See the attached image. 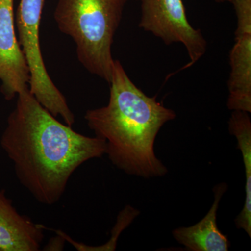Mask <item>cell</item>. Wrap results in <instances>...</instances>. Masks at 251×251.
<instances>
[{"label":"cell","mask_w":251,"mask_h":251,"mask_svg":"<svg viewBox=\"0 0 251 251\" xmlns=\"http://www.w3.org/2000/svg\"><path fill=\"white\" fill-rule=\"evenodd\" d=\"M0 145L14 164L20 184L38 202L57 204L75 171L105 154V141L61 123L29 88L17 95Z\"/></svg>","instance_id":"1"},{"label":"cell","mask_w":251,"mask_h":251,"mask_svg":"<svg viewBox=\"0 0 251 251\" xmlns=\"http://www.w3.org/2000/svg\"><path fill=\"white\" fill-rule=\"evenodd\" d=\"M109 84L108 105L87 110V126L105 140V154L120 171L145 179L164 176L168 168L156 156L154 144L162 127L176 113L140 90L120 61H114Z\"/></svg>","instance_id":"2"},{"label":"cell","mask_w":251,"mask_h":251,"mask_svg":"<svg viewBox=\"0 0 251 251\" xmlns=\"http://www.w3.org/2000/svg\"><path fill=\"white\" fill-rule=\"evenodd\" d=\"M128 0H58L54 18L76 46L77 59L90 74L110 82L112 46Z\"/></svg>","instance_id":"3"},{"label":"cell","mask_w":251,"mask_h":251,"mask_svg":"<svg viewBox=\"0 0 251 251\" xmlns=\"http://www.w3.org/2000/svg\"><path fill=\"white\" fill-rule=\"evenodd\" d=\"M45 2L46 0L20 1L15 22L16 36L29 67L31 94L54 117H60L64 124L72 126L75 115L49 76L41 53L39 30Z\"/></svg>","instance_id":"4"},{"label":"cell","mask_w":251,"mask_h":251,"mask_svg":"<svg viewBox=\"0 0 251 251\" xmlns=\"http://www.w3.org/2000/svg\"><path fill=\"white\" fill-rule=\"evenodd\" d=\"M139 1V27L159 38L166 45L182 44L190 57V62L183 69L191 67L205 54V39L200 29H195L188 22L182 0Z\"/></svg>","instance_id":"5"},{"label":"cell","mask_w":251,"mask_h":251,"mask_svg":"<svg viewBox=\"0 0 251 251\" xmlns=\"http://www.w3.org/2000/svg\"><path fill=\"white\" fill-rule=\"evenodd\" d=\"M14 0H0V81L1 94L12 100L29 88L30 74L16 36Z\"/></svg>","instance_id":"6"},{"label":"cell","mask_w":251,"mask_h":251,"mask_svg":"<svg viewBox=\"0 0 251 251\" xmlns=\"http://www.w3.org/2000/svg\"><path fill=\"white\" fill-rule=\"evenodd\" d=\"M45 226L20 214L0 190V251H39Z\"/></svg>","instance_id":"7"},{"label":"cell","mask_w":251,"mask_h":251,"mask_svg":"<svg viewBox=\"0 0 251 251\" xmlns=\"http://www.w3.org/2000/svg\"><path fill=\"white\" fill-rule=\"evenodd\" d=\"M227 189L226 183L214 186V201L211 209L200 222L190 227H181L173 231L179 244L190 251H227L230 242L217 226V211L221 198Z\"/></svg>","instance_id":"8"},{"label":"cell","mask_w":251,"mask_h":251,"mask_svg":"<svg viewBox=\"0 0 251 251\" xmlns=\"http://www.w3.org/2000/svg\"><path fill=\"white\" fill-rule=\"evenodd\" d=\"M229 110L251 112V34L235 37L229 54Z\"/></svg>","instance_id":"9"},{"label":"cell","mask_w":251,"mask_h":251,"mask_svg":"<svg viewBox=\"0 0 251 251\" xmlns=\"http://www.w3.org/2000/svg\"><path fill=\"white\" fill-rule=\"evenodd\" d=\"M249 112L234 110L229 118V131L237 140L245 170V202L236 217V227L251 237V121Z\"/></svg>","instance_id":"10"},{"label":"cell","mask_w":251,"mask_h":251,"mask_svg":"<svg viewBox=\"0 0 251 251\" xmlns=\"http://www.w3.org/2000/svg\"><path fill=\"white\" fill-rule=\"evenodd\" d=\"M138 211L130 206H126L120 213L117 217V224L112 231L111 239L107 242V244L101 246H89L83 243L77 242L72 239L71 244L75 247L78 251H115L117 247V239L120 237L124 229L126 228L133 221V219L138 216Z\"/></svg>","instance_id":"11"},{"label":"cell","mask_w":251,"mask_h":251,"mask_svg":"<svg viewBox=\"0 0 251 251\" xmlns=\"http://www.w3.org/2000/svg\"><path fill=\"white\" fill-rule=\"evenodd\" d=\"M237 16L235 37L251 34V0H228Z\"/></svg>","instance_id":"12"},{"label":"cell","mask_w":251,"mask_h":251,"mask_svg":"<svg viewBox=\"0 0 251 251\" xmlns=\"http://www.w3.org/2000/svg\"><path fill=\"white\" fill-rule=\"evenodd\" d=\"M57 234L56 237L51 238L47 245L45 246L43 251H62L64 250L66 240L62 236Z\"/></svg>","instance_id":"13"},{"label":"cell","mask_w":251,"mask_h":251,"mask_svg":"<svg viewBox=\"0 0 251 251\" xmlns=\"http://www.w3.org/2000/svg\"><path fill=\"white\" fill-rule=\"evenodd\" d=\"M216 2L223 3L226 2V1H228V0H214Z\"/></svg>","instance_id":"14"}]
</instances>
